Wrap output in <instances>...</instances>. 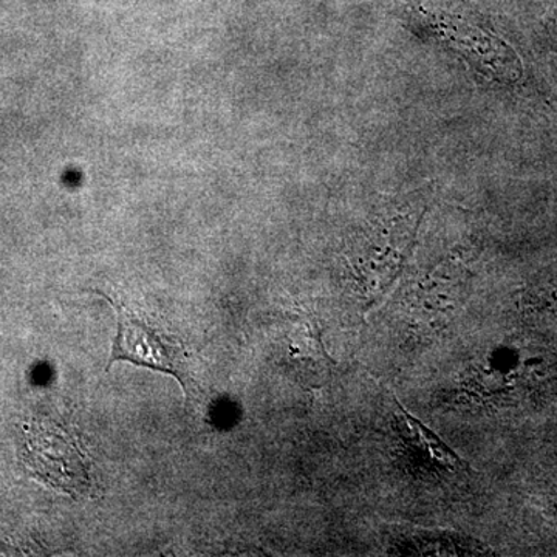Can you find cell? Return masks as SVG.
Here are the masks:
<instances>
[{
  "instance_id": "obj_2",
  "label": "cell",
  "mask_w": 557,
  "mask_h": 557,
  "mask_svg": "<svg viewBox=\"0 0 557 557\" xmlns=\"http://www.w3.org/2000/svg\"><path fill=\"white\" fill-rule=\"evenodd\" d=\"M112 304L116 311V335L110 350L109 368L116 361H127L135 366H143L170 373L182 387L186 397L193 392V380L189 376L188 362L185 350L170 336H164L160 330L149 325L145 319L131 313L126 307L116 304L102 292H95Z\"/></svg>"
},
{
  "instance_id": "obj_3",
  "label": "cell",
  "mask_w": 557,
  "mask_h": 557,
  "mask_svg": "<svg viewBox=\"0 0 557 557\" xmlns=\"http://www.w3.org/2000/svg\"><path fill=\"white\" fill-rule=\"evenodd\" d=\"M395 401H397L398 408L401 410V417L403 420H405L406 428H408L410 437L416 438L418 445H421L426 449V453L432 457V460L438 461L443 467L450 469L465 465L460 456H457V454L454 453L445 442H442V438H440L435 432L429 431L423 423H420V421L410 416L408 410L399 405L397 398H395Z\"/></svg>"
},
{
  "instance_id": "obj_1",
  "label": "cell",
  "mask_w": 557,
  "mask_h": 557,
  "mask_svg": "<svg viewBox=\"0 0 557 557\" xmlns=\"http://www.w3.org/2000/svg\"><path fill=\"white\" fill-rule=\"evenodd\" d=\"M27 463L47 485L70 496L91 493L90 458L72 431L46 420L28 429Z\"/></svg>"
}]
</instances>
